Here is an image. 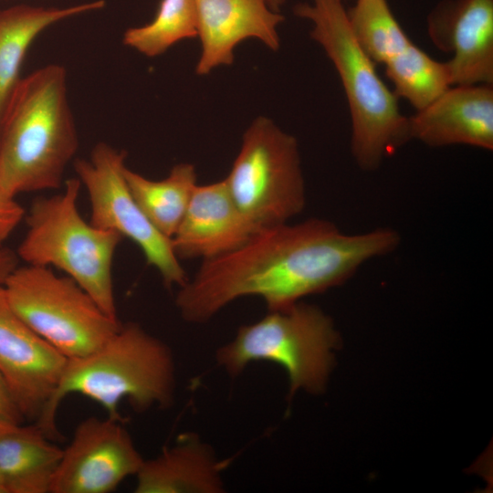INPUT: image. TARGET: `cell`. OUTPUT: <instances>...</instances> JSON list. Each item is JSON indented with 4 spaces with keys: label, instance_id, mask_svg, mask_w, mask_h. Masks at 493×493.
<instances>
[{
    "label": "cell",
    "instance_id": "6da1fadb",
    "mask_svg": "<svg viewBox=\"0 0 493 493\" xmlns=\"http://www.w3.org/2000/svg\"><path fill=\"white\" fill-rule=\"evenodd\" d=\"M399 242L388 228L345 235L319 218L266 227L238 248L202 260L194 276L179 287L175 305L193 323L205 322L249 296L261 298L268 310L286 309L343 283L365 261L392 252Z\"/></svg>",
    "mask_w": 493,
    "mask_h": 493
},
{
    "label": "cell",
    "instance_id": "7a4b0ae2",
    "mask_svg": "<svg viewBox=\"0 0 493 493\" xmlns=\"http://www.w3.org/2000/svg\"><path fill=\"white\" fill-rule=\"evenodd\" d=\"M79 144L65 68H37L19 81L0 126L2 187L14 197L60 188Z\"/></svg>",
    "mask_w": 493,
    "mask_h": 493
},
{
    "label": "cell",
    "instance_id": "3957f363",
    "mask_svg": "<svg viewBox=\"0 0 493 493\" xmlns=\"http://www.w3.org/2000/svg\"><path fill=\"white\" fill-rule=\"evenodd\" d=\"M175 365L171 349L136 322L121 324L100 349L68 359L59 383L35 423L53 440L59 437L57 414L68 395L100 404L107 416L123 423L126 400L135 411L167 408L173 402Z\"/></svg>",
    "mask_w": 493,
    "mask_h": 493
},
{
    "label": "cell",
    "instance_id": "277c9868",
    "mask_svg": "<svg viewBox=\"0 0 493 493\" xmlns=\"http://www.w3.org/2000/svg\"><path fill=\"white\" fill-rule=\"evenodd\" d=\"M293 12L311 23L310 37L340 76L351 113L356 163L363 170H374L384 156L410 139L408 118L401 114L396 95L353 36L342 0L299 3Z\"/></svg>",
    "mask_w": 493,
    "mask_h": 493
},
{
    "label": "cell",
    "instance_id": "5b68a950",
    "mask_svg": "<svg viewBox=\"0 0 493 493\" xmlns=\"http://www.w3.org/2000/svg\"><path fill=\"white\" fill-rule=\"evenodd\" d=\"M62 188L58 194L37 198L31 204L25 216L27 230L16 256L27 265L63 271L107 314L118 318L112 266L123 237L82 217L78 177L66 180Z\"/></svg>",
    "mask_w": 493,
    "mask_h": 493
},
{
    "label": "cell",
    "instance_id": "8992f818",
    "mask_svg": "<svg viewBox=\"0 0 493 493\" xmlns=\"http://www.w3.org/2000/svg\"><path fill=\"white\" fill-rule=\"evenodd\" d=\"M339 344L331 319L319 307L299 301L241 326L234 339L216 351L215 359L231 376L252 362H275L288 374L289 396L298 390L319 393L325 388Z\"/></svg>",
    "mask_w": 493,
    "mask_h": 493
},
{
    "label": "cell",
    "instance_id": "52a82bcc",
    "mask_svg": "<svg viewBox=\"0 0 493 493\" xmlns=\"http://www.w3.org/2000/svg\"><path fill=\"white\" fill-rule=\"evenodd\" d=\"M3 288L22 320L68 360L100 349L121 326L72 278L51 267L17 266Z\"/></svg>",
    "mask_w": 493,
    "mask_h": 493
},
{
    "label": "cell",
    "instance_id": "ba28073f",
    "mask_svg": "<svg viewBox=\"0 0 493 493\" xmlns=\"http://www.w3.org/2000/svg\"><path fill=\"white\" fill-rule=\"evenodd\" d=\"M225 180L237 207L259 230L288 223L306 203L298 142L267 117H257L246 130Z\"/></svg>",
    "mask_w": 493,
    "mask_h": 493
},
{
    "label": "cell",
    "instance_id": "9c48e42d",
    "mask_svg": "<svg viewBox=\"0 0 493 493\" xmlns=\"http://www.w3.org/2000/svg\"><path fill=\"white\" fill-rule=\"evenodd\" d=\"M126 155L125 151L98 142L89 159L74 162L77 177L88 193L89 222L131 240L164 286L179 288L188 278L171 238L154 227L131 195L124 176Z\"/></svg>",
    "mask_w": 493,
    "mask_h": 493
},
{
    "label": "cell",
    "instance_id": "30bf717a",
    "mask_svg": "<svg viewBox=\"0 0 493 493\" xmlns=\"http://www.w3.org/2000/svg\"><path fill=\"white\" fill-rule=\"evenodd\" d=\"M143 458L122 422L82 420L63 454L50 493H109L136 476Z\"/></svg>",
    "mask_w": 493,
    "mask_h": 493
},
{
    "label": "cell",
    "instance_id": "8fae6325",
    "mask_svg": "<svg viewBox=\"0 0 493 493\" xmlns=\"http://www.w3.org/2000/svg\"><path fill=\"white\" fill-rule=\"evenodd\" d=\"M67 362L15 312L0 285V374L26 420L38 419Z\"/></svg>",
    "mask_w": 493,
    "mask_h": 493
},
{
    "label": "cell",
    "instance_id": "7c38bea8",
    "mask_svg": "<svg viewBox=\"0 0 493 493\" xmlns=\"http://www.w3.org/2000/svg\"><path fill=\"white\" fill-rule=\"evenodd\" d=\"M427 28L437 48L453 53L446 61L453 86L493 84V0H444Z\"/></svg>",
    "mask_w": 493,
    "mask_h": 493
},
{
    "label": "cell",
    "instance_id": "4fadbf2b",
    "mask_svg": "<svg viewBox=\"0 0 493 493\" xmlns=\"http://www.w3.org/2000/svg\"><path fill=\"white\" fill-rule=\"evenodd\" d=\"M197 37L201 53L195 66L198 76L208 75L234 62L241 42L255 38L272 51L280 47L278 26L284 16L267 0H194Z\"/></svg>",
    "mask_w": 493,
    "mask_h": 493
},
{
    "label": "cell",
    "instance_id": "5bb4252c",
    "mask_svg": "<svg viewBox=\"0 0 493 493\" xmlns=\"http://www.w3.org/2000/svg\"><path fill=\"white\" fill-rule=\"evenodd\" d=\"M257 231L237 207L223 179L195 186L171 241L180 260H205L238 248Z\"/></svg>",
    "mask_w": 493,
    "mask_h": 493
},
{
    "label": "cell",
    "instance_id": "9a60e30c",
    "mask_svg": "<svg viewBox=\"0 0 493 493\" xmlns=\"http://www.w3.org/2000/svg\"><path fill=\"white\" fill-rule=\"evenodd\" d=\"M410 139L429 146L466 144L493 149V89L455 85L408 118Z\"/></svg>",
    "mask_w": 493,
    "mask_h": 493
},
{
    "label": "cell",
    "instance_id": "2e32d148",
    "mask_svg": "<svg viewBox=\"0 0 493 493\" xmlns=\"http://www.w3.org/2000/svg\"><path fill=\"white\" fill-rule=\"evenodd\" d=\"M223 468V463L208 445L185 435L156 457L143 460L135 476L134 492H221Z\"/></svg>",
    "mask_w": 493,
    "mask_h": 493
},
{
    "label": "cell",
    "instance_id": "e0dca14e",
    "mask_svg": "<svg viewBox=\"0 0 493 493\" xmlns=\"http://www.w3.org/2000/svg\"><path fill=\"white\" fill-rule=\"evenodd\" d=\"M37 423L0 427V486L4 493H50L62 457Z\"/></svg>",
    "mask_w": 493,
    "mask_h": 493
},
{
    "label": "cell",
    "instance_id": "ac0fdd59",
    "mask_svg": "<svg viewBox=\"0 0 493 493\" xmlns=\"http://www.w3.org/2000/svg\"><path fill=\"white\" fill-rule=\"evenodd\" d=\"M104 6V0H94L66 7L16 5L0 9V126L22 79L26 52L36 37L53 24Z\"/></svg>",
    "mask_w": 493,
    "mask_h": 493
},
{
    "label": "cell",
    "instance_id": "d6986e66",
    "mask_svg": "<svg viewBox=\"0 0 493 493\" xmlns=\"http://www.w3.org/2000/svg\"><path fill=\"white\" fill-rule=\"evenodd\" d=\"M124 176L131 195L149 221L172 238L185 214L197 184L194 165L175 164L162 180L149 179L125 167Z\"/></svg>",
    "mask_w": 493,
    "mask_h": 493
},
{
    "label": "cell",
    "instance_id": "ffe728a7",
    "mask_svg": "<svg viewBox=\"0 0 493 493\" xmlns=\"http://www.w3.org/2000/svg\"><path fill=\"white\" fill-rule=\"evenodd\" d=\"M396 97L406 100L416 111L424 110L452 87L446 62L428 56L413 42L385 64Z\"/></svg>",
    "mask_w": 493,
    "mask_h": 493
},
{
    "label": "cell",
    "instance_id": "44dd1931",
    "mask_svg": "<svg viewBox=\"0 0 493 493\" xmlns=\"http://www.w3.org/2000/svg\"><path fill=\"white\" fill-rule=\"evenodd\" d=\"M196 37L194 0H161L153 19L146 25L129 27L122 43L145 57L155 58L178 42Z\"/></svg>",
    "mask_w": 493,
    "mask_h": 493
},
{
    "label": "cell",
    "instance_id": "7402d4cb",
    "mask_svg": "<svg viewBox=\"0 0 493 493\" xmlns=\"http://www.w3.org/2000/svg\"><path fill=\"white\" fill-rule=\"evenodd\" d=\"M347 16L357 42L375 64L384 65L412 43L387 0H357Z\"/></svg>",
    "mask_w": 493,
    "mask_h": 493
},
{
    "label": "cell",
    "instance_id": "603a6c76",
    "mask_svg": "<svg viewBox=\"0 0 493 493\" xmlns=\"http://www.w3.org/2000/svg\"><path fill=\"white\" fill-rule=\"evenodd\" d=\"M26 216L24 207L0 184V247Z\"/></svg>",
    "mask_w": 493,
    "mask_h": 493
},
{
    "label": "cell",
    "instance_id": "cb8c5ba5",
    "mask_svg": "<svg viewBox=\"0 0 493 493\" xmlns=\"http://www.w3.org/2000/svg\"><path fill=\"white\" fill-rule=\"evenodd\" d=\"M26 419L0 374V427L25 423Z\"/></svg>",
    "mask_w": 493,
    "mask_h": 493
},
{
    "label": "cell",
    "instance_id": "d4e9b609",
    "mask_svg": "<svg viewBox=\"0 0 493 493\" xmlns=\"http://www.w3.org/2000/svg\"><path fill=\"white\" fill-rule=\"evenodd\" d=\"M18 266V257L14 252L0 247V285H3L9 274Z\"/></svg>",
    "mask_w": 493,
    "mask_h": 493
},
{
    "label": "cell",
    "instance_id": "484cf974",
    "mask_svg": "<svg viewBox=\"0 0 493 493\" xmlns=\"http://www.w3.org/2000/svg\"><path fill=\"white\" fill-rule=\"evenodd\" d=\"M267 2L271 9L278 12L286 0H267Z\"/></svg>",
    "mask_w": 493,
    "mask_h": 493
},
{
    "label": "cell",
    "instance_id": "4316f807",
    "mask_svg": "<svg viewBox=\"0 0 493 493\" xmlns=\"http://www.w3.org/2000/svg\"><path fill=\"white\" fill-rule=\"evenodd\" d=\"M0 493H4V491H3L2 488H1V486H0Z\"/></svg>",
    "mask_w": 493,
    "mask_h": 493
}]
</instances>
